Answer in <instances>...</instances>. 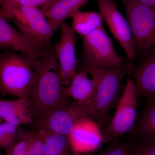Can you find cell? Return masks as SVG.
<instances>
[{"label":"cell","mask_w":155,"mask_h":155,"mask_svg":"<svg viewBox=\"0 0 155 155\" xmlns=\"http://www.w3.org/2000/svg\"><path fill=\"white\" fill-rule=\"evenodd\" d=\"M110 142L107 148L98 155H131L128 143L123 142L119 139Z\"/></svg>","instance_id":"24"},{"label":"cell","mask_w":155,"mask_h":155,"mask_svg":"<svg viewBox=\"0 0 155 155\" xmlns=\"http://www.w3.org/2000/svg\"><path fill=\"white\" fill-rule=\"evenodd\" d=\"M89 118L81 120L69 137L70 147L76 154L95 150L104 142L101 130Z\"/></svg>","instance_id":"12"},{"label":"cell","mask_w":155,"mask_h":155,"mask_svg":"<svg viewBox=\"0 0 155 155\" xmlns=\"http://www.w3.org/2000/svg\"><path fill=\"white\" fill-rule=\"evenodd\" d=\"M45 131L44 129H37L32 131V138L26 155H43Z\"/></svg>","instance_id":"22"},{"label":"cell","mask_w":155,"mask_h":155,"mask_svg":"<svg viewBox=\"0 0 155 155\" xmlns=\"http://www.w3.org/2000/svg\"><path fill=\"white\" fill-rule=\"evenodd\" d=\"M96 1L100 14L115 38L124 49L127 58L131 61H134L137 53L128 21L119 12L116 4L112 0Z\"/></svg>","instance_id":"9"},{"label":"cell","mask_w":155,"mask_h":155,"mask_svg":"<svg viewBox=\"0 0 155 155\" xmlns=\"http://www.w3.org/2000/svg\"><path fill=\"white\" fill-rule=\"evenodd\" d=\"M90 0H54L42 10L54 31Z\"/></svg>","instance_id":"16"},{"label":"cell","mask_w":155,"mask_h":155,"mask_svg":"<svg viewBox=\"0 0 155 155\" xmlns=\"http://www.w3.org/2000/svg\"><path fill=\"white\" fill-rule=\"evenodd\" d=\"M35 78L31 60L5 50L0 57V91L3 96H28Z\"/></svg>","instance_id":"3"},{"label":"cell","mask_w":155,"mask_h":155,"mask_svg":"<svg viewBox=\"0 0 155 155\" xmlns=\"http://www.w3.org/2000/svg\"><path fill=\"white\" fill-rule=\"evenodd\" d=\"M137 53L155 54V9L134 0H122Z\"/></svg>","instance_id":"5"},{"label":"cell","mask_w":155,"mask_h":155,"mask_svg":"<svg viewBox=\"0 0 155 155\" xmlns=\"http://www.w3.org/2000/svg\"><path fill=\"white\" fill-rule=\"evenodd\" d=\"M28 96L18 98L11 101H0L1 120L13 125L20 126L33 123L29 110Z\"/></svg>","instance_id":"15"},{"label":"cell","mask_w":155,"mask_h":155,"mask_svg":"<svg viewBox=\"0 0 155 155\" xmlns=\"http://www.w3.org/2000/svg\"><path fill=\"white\" fill-rule=\"evenodd\" d=\"M131 132L155 135V97L147 99L144 107Z\"/></svg>","instance_id":"18"},{"label":"cell","mask_w":155,"mask_h":155,"mask_svg":"<svg viewBox=\"0 0 155 155\" xmlns=\"http://www.w3.org/2000/svg\"><path fill=\"white\" fill-rule=\"evenodd\" d=\"M0 155H4L3 154V153H2V152H1V153H0Z\"/></svg>","instance_id":"28"},{"label":"cell","mask_w":155,"mask_h":155,"mask_svg":"<svg viewBox=\"0 0 155 155\" xmlns=\"http://www.w3.org/2000/svg\"><path fill=\"white\" fill-rule=\"evenodd\" d=\"M60 28L61 35L54 49L59 61L61 79L64 85L68 86L77 72L75 45L77 36L75 31L65 22L61 24Z\"/></svg>","instance_id":"10"},{"label":"cell","mask_w":155,"mask_h":155,"mask_svg":"<svg viewBox=\"0 0 155 155\" xmlns=\"http://www.w3.org/2000/svg\"><path fill=\"white\" fill-rule=\"evenodd\" d=\"M134 1L155 9V0H134Z\"/></svg>","instance_id":"26"},{"label":"cell","mask_w":155,"mask_h":155,"mask_svg":"<svg viewBox=\"0 0 155 155\" xmlns=\"http://www.w3.org/2000/svg\"><path fill=\"white\" fill-rule=\"evenodd\" d=\"M78 68L86 71L96 81V93L91 106L93 119L102 129L112 119L111 111L119 102L121 83L125 74L131 71V65L127 63L121 67L108 69L80 63Z\"/></svg>","instance_id":"2"},{"label":"cell","mask_w":155,"mask_h":155,"mask_svg":"<svg viewBox=\"0 0 155 155\" xmlns=\"http://www.w3.org/2000/svg\"><path fill=\"white\" fill-rule=\"evenodd\" d=\"M130 134L133 137L128 142L131 155H155V135Z\"/></svg>","instance_id":"20"},{"label":"cell","mask_w":155,"mask_h":155,"mask_svg":"<svg viewBox=\"0 0 155 155\" xmlns=\"http://www.w3.org/2000/svg\"><path fill=\"white\" fill-rule=\"evenodd\" d=\"M54 0H5L1 6H22L45 8Z\"/></svg>","instance_id":"25"},{"label":"cell","mask_w":155,"mask_h":155,"mask_svg":"<svg viewBox=\"0 0 155 155\" xmlns=\"http://www.w3.org/2000/svg\"><path fill=\"white\" fill-rule=\"evenodd\" d=\"M19 127L6 122L0 124V147L5 151L17 143L24 134L19 137Z\"/></svg>","instance_id":"21"},{"label":"cell","mask_w":155,"mask_h":155,"mask_svg":"<svg viewBox=\"0 0 155 155\" xmlns=\"http://www.w3.org/2000/svg\"><path fill=\"white\" fill-rule=\"evenodd\" d=\"M5 0H0V2H1V5L3 4V3L5 2Z\"/></svg>","instance_id":"27"},{"label":"cell","mask_w":155,"mask_h":155,"mask_svg":"<svg viewBox=\"0 0 155 155\" xmlns=\"http://www.w3.org/2000/svg\"><path fill=\"white\" fill-rule=\"evenodd\" d=\"M44 129L45 137L43 155H68L70 147L69 137Z\"/></svg>","instance_id":"19"},{"label":"cell","mask_w":155,"mask_h":155,"mask_svg":"<svg viewBox=\"0 0 155 155\" xmlns=\"http://www.w3.org/2000/svg\"><path fill=\"white\" fill-rule=\"evenodd\" d=\"M31 62L35 78L28 97L31 116L35 124L48 114L65 107L73 101L66 93L54 48L46 55Z\"/></svg>","instance_id":"1"},{"label":"cell","mask_w":155,"mask_h":155,"mask_svg":"<svg viewBox=\"0 0 155 155\" xmlns=\"http://www.w3.org/2000/svg\"><path fill=\"white\" fill-rule=\"evenodd\" d=\"M68 155H70V154H69H69H68Z\"/></svg>","instance_id":"29"},{"label":"cell","mask_w":155,"mask_h":155,"mask_svg":"<svg viewBox=\"0 0 155 155\" xmlns=\"http://www.w3.org/2000/svg\"><path fill=\"white\" fill-rule=\"evenodd\" d=\"M90 106L81 105L73 101L69 105L48 114L34 124L37 129H45L69 137L82 119H93Z\"/></svg>","instance_id":"8"},{"label":"cell","mask_w":155,"mask_h":155,"mask_svg":"<svg viewBox=\"0 0 155 155\" xmlns=\"http://www.w3.org/2000/svg\"><path fill=\"white\" fill-rule=\"evenodd\" d=\"M32 138V131L24 134L13 146L5 151L6 155H26Z\"/></svg>","instance_id":"23"},{"label":"cell","mask_w":155,"mask_h":155,"mask_svg":"<svg viewBox=\"0 0 155 155\" xmlns=\"http://www.w3.org/2000/svg\"><path fill=\"white\" fill-rule=\"evenodd\" d=\"M137 98L134 82L131 78H128L114 116L101 130L104 142L119 139L134 129L137 115Z\"/></svg>","instance_id":"6"},{"label":"cell","mask_w":155,"mask_h":155,"mask_svg":"<svg viewBox=\"0 0 155 155\" xmlns=\"http://www.w3.org/2000/svg\"><path fill=\"white\" fill-rule=\"evenodd\" d=\"M72 28L83 37L103 26V18L95 12L77 11L73 15Z\"/></svg>","instance_id":"17"},{"label":"cell","mask_w":155,"mask_h":155,"mask_svg":"<svg viewBox=\"0 0 155 155\" xmlns=\"http://www.w3.org/2000/svg\"><path fill=\"white\" fill-rule=\"evenodd\" d=\"M81 63L108 69L118 68L127 64L114 50L112 41L103 26L84 37Z\"/></svg>","instance_id":"7"},{"label":"cell","mask_w":155,"mask_h":155,"mask_svg":"<svg viewBox=\"0 0 155 155\" xmlns=\"http://www.w3.org/2000/svg\"><path fill=\"white\" fill-rule=\"evenodd\" d=\"M1 13L41 49L48 51L54 48L51 40L54 30L41 10L26 6H2Z\"/></svg>","instance_id":"4"},{"label":"cell","mask_w":155,"mask_h":155,"mask_svg":"<svg viewBox=\"0 0 155 155\" xmlns=\"http://www.w3.org/2000/svg\"><path fill=\"white\" fill-rule=\"evenodd\" d=\"M17 51L31 61L46 55L48 51L41 49L25 35L18 31L7 22L3 14L0 15V49Z\"/></svg>","instance_id":"11"},{"label":"cell","mask_w":155,"mask_h":155,"mask_svg":"<svg viewBox=\"0 0 155 155\" xmlns=\"http://www.w3.org/2000/svg\"><path fill=\"white\" fill-rule=\"evenodd\" d=\"M137 98L155 97V54L147 57L132 71Z\"/></svg>","instance_id":"14"},{"label":"cell","mask_w":155,"mask_h":155,"mask_svg":"<svg viewBox=\"0 0 155 155\" xmlns=\"http://www.w3.org/2000/svg\"><path fill=\"white\" fill-rule=\"evenodd\" d=\"M88 73L81 69L73 78L71 83L66 86L67 95L81 105L90 106L94 101L97 88V82L94 78H90Z\"/></svg>","instance_id":"13"}]
</instances>
